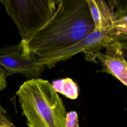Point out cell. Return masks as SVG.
<instances>
[{
	"label": "cell",
	"mask_w": 127,
	"mask_h": 127,
	"mask_svg": "<svg viewBox=\"0 0 127 127\" xmlns=\"http://www.w3.org/2000/svg\"><path fill=\"white\" fill-rule=\"evenodd\" d=\"M94 29L86 0H60L51 18L19 43L25 55L39 58L75 44Z\"/></svg>",
	"instance_id": "cell-1"
},
{
	"label": "cell",
	"mask_w": 127,
	"mask_h": 127,
	"mask_svg": "<svg viewBox=\"0 0 127 127\" xmlns=\"http://www.w3.org/2000/svg\"><path fill=\"white\" fill-rule=\"evenodd\" d=\"M16 94L29 127H65L64 105L49 81L30 79Z\"/></svg>",
	"instance_id": "cell-2"
},
{
	"label": "cell",
	"mask_w": 127,
	"mask_h": 127,
	"mask_svg": "<svg viewBox=\"0 0 127 127\" xmlns=\"http://www.w3.org/2000/svg\"><path fill=\"white\" fill-rule=\"evenodd\" d=\"M60 0H0L17 26L22 40H26L54 14Z\"/></svg>",
	"instance_id": "cell-3"
},
{
	"label": "cell",
	"mask_w": 127,
	"mask_h": 127,
	"mask_svg": "<svg viewBox=\"0 0 127 127\" xmlns=\"http://www.w3.org/2000/svg\"><path fill=\"white\" fill-rule=\"evenodd\" d=\"M127 40V32L113 28L107 31H93L75 44L64 49L38 58L39 62L48 68L57 63L65 61L79 53H84L87 61L96 63L95 55L111 43Z\"/></svg>",
	"instance_id": "cell-4"
},
{
	"label": "cell",
	"mask_w": 127,
	"mask_h": 127,
	"mask_svg": "<svg viewBox=\"0 0 127 127\" xmlns=\"http://www.w3.org/2000/svg\"><path fill=\"white\" fill-rule=\"evenodd\" d=\"M94 25V31L116 28L127 32L126 0H86Z\"/></svg>",
	"instance_id": "cell-5"
},
{
	"label": "cell",
	"mask_w": 127,
	"mask_h": 127,
	"mask_svg": "<svg viewBox=\"0 0 127 127\" xmlns=\"http://www.w3.org/2000/svg\"><path fill=\"white\" fill-rule=\"evenodd\" d=\"M34 54L25 55L20 43L0 49V69L5 78L20 73L27 78H38L46 68Z\"/></svg>",
	"instance_id": "cell-6"
},
{
	"label": "cell",
	"mask_w": 127,
	"mask_h": 127,
	"mask_svg": "<svg viewBox=\"0 0 127 127\" xmlns=\"http://www.w3.org/2000/svg\"><path fill=\"white\" fill-rule=\"evenodd\" d=\"M127 40L117 41L106 47L105 54L97 53V59L102 65L99 72L110 73L125 86L127 85Z\"/></svg>",
	"instance_id": "cell-7"
},
{
	"label": "cell",
	"mask_w": 127,
	"mask_h": 127,
	"mask_svg": "<svg viewBox=\"0 0 127 127\" xmlns=\"http://www.w3.org/2000/svg\"><path fill=\"white\" fill-rule=\"evenodd\" d=\"M55 91L70 99H76L79 95V88L77 84L70 78L54 80L51 84Z\"/></svg>",
	"instance_id": "cell-8"
},
{
	"label": "cell",
	"mask_w": 127,
	"mask_h": 127,
	"mask_svg": "<svg viewBox=\"0 0 127 127\" xmlns=\"http://www.w3.org/2000/svg\"><path fill=\"white\" fill-rule=\"evenodd\" d=\"M65 127H79L78 114L76 111H72L66 113Z\"/></svg>",
	"instance_id": "cell-9"
},
{
	"label": "cell",
	"mask_w": 127,
	"mask_h": 127,
	"mask_svg": "<svg viewBox=\"0 0 127 127\" xmlns=\"http://www.w3.org/2000/svg\"><path fill=\"white\" fill-rule=\"evenodd\" d=\"M0 127H16L6 116L3 115L0 118Z\"/></svg>",
	"instance_id": "cell-10"
},
{
	"label": "cell",
	"mask_w": 127,
	"mask_h": 127,
	"mask_svg": "<svg viewBox=\"0 0 127 127\" xmlns=\"http://www.w3.org/2000/svg\"><path fill=\"white\" fill-rule=\"evenodd\" d=\"M6 87V78L2 71L0 69V91L4 89Z\"/></svg>",
	"instance_id": "cell-11"
},
{
	"label": "cell",
	"mask_w": 127,
	"mask_h": 127,
	"mask_svg": "<svg viewBox=\"0 0 127 127\" xmlns=\"http://www.w3.org/2000/svg\"><path fill=\"white\" fill-rule=\"evenodd\" d=\"M5 113H6L5 110L3 109V108L0 104V118L2 116L5 115Z\"/></svg>",
	"instance_id": "cell-12"
}]
</instances>
